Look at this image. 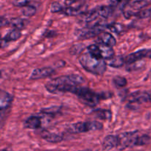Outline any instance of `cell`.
<instances>
[{
  "label": "cell",
  "instance_id": "obj_34",
  "mask_svg": "<svg viewBox=\"0 0 151 151\" xmlns=\"http://www.w3.org/2000/svg\"><path fill=\"white\" fill-rule=\"evenodd\" d=\"M147 79L150 80V81H151V70L150 71V72H149V73L147 74Z\"/></svg>",
  "mask_w": 151,
  "mask_h": 151
},
{
  "label": "cell",
  "instance_id": "obj_20",
  "mask_svg": "<svg viewBox=\"0 0 151 151\" xmlns=\"http://www.w3.org/2000/svg\"><path fill=\"white\" fill-rule=\"evenodd\" d=\"M125 59L124 57H121V56H118V57H114L113 58L110 59L109 61V65L111 67L114 68H119L122 67L125 63Z\"/></svg>",
  "mask_w": 151,
  "mask_h": 151
},
{
  "label": "cell",
  "instance_id": "obj_11",
  "mask_svg": "<svg viewBox=\"0 0 151 151\" xmlns=\"http://www.w3.org/2000/svg\"><path fill=\"white\" fill-rule=\"evenodd\" d=\"M41 137L44 140L51 143H58L63 139V137L61 135L51 133L48 131H43L41 134Z\"/></svg>",
  "mask_w": 151,
  "mask_h": 151
},
{
  "label": "cell",
  "instance_id": "obj_35",
  "mask_svg": "<svg viewBox=\"0 0 151 151\" xmlns=\"http://www.w3.org/2000/svg\"><path fill=\"white\" fill-rule=\"evenodd\" d=\"M1 151H11V150H9V149H2Z\"/></svg>",
  "mask_w": 151,
  "mask_h": 151
},
{
  "label": "cell",
  "instance_id": "obj_22",
  "mask_svg": "<svg viewBox=\"0 0 151 151\" xmlns=\"http://www.w3.org/2000/svg\"><path fill=\"white\" fill-rule=\"evenodd\" d=\"M36 13V8L32 5H28L23 7L22 9V13L23 16H27V17H30V16H34Z\"/></svg>",
  "mask_w": 151,
  "mask_h": 151
},
{
  "label": "cell",
  "instance_id": "obj_6",
  "mask_svg": "<svg viewBox=\"0 0 151 151\" xmlns=\"http://www.w3.org/2000/svg\"><path fill=\"white\" fill-rule=\"evenodd\" d=\"M130 107L132 106H139L143 103L151 102V94L147 91H136L128 97Z\"/></svg>",
  "mask_w": 151,
  "mask_h": 151
},
{
  "label": "cell",
  "instance_id": "obj_19",
  "mask_svg": "<svg viewBox=\"0 0 151 151\" xmlns=\"http://www.w3.org/2000/svg\"><path fill=\"white\" fill-rule=\"evenodd\" d=\"M149 4H150V2L147 0H137V1L130 3V7L132 9L131 10L134 11V13H135L134 10H138L139 11V10H142V8L145 7L146 6L148 5Z\"/></svg>",
  "mask_w": 151,
  "mask_h": 151
},
{
  "label": "cell",
  "instance_id": "obj_23",
  "mask_svg": "<svg viewBox=\"0 0 151 151\" xmlns=\"http://www.w3.org/2000/svg\"><path fill=\"white\" fill-rule=\"evenodd\" d=\"M150 142V137L146 134H142V135H138L136 141L135 146H143L145 145L149 144Z\"/></svg>",
  "mask_w": 151,
  "mask_h": 151
},
{
  "label": "cell",
  "instance_id": "obj_4",
  "mask_svg": "<svg viewBox=\"0 0 151 151\" xmlns=\"http://www.w3.org/2000/svg\"><path fill=\"white\" fill-rule=\"evenodd\" d=\"M105 28H106V25L99 24L94 25V26L87 27L77 29L75 31V35L79 39H88V38H93V37H97V35L103 32Z\"/></svg>",
  "mask_w": 151,
  "mask_h": 151
},
{
  "label": "cell",
  "instance_id": "obj_12",
  "mask_svg": "<svg viewBox=\"0 0 151 151\" xmlns=\"http://www.w3.org/2000/svg\"><path fill=\"white\" fill-rule=\"evenodd\" d=\"M13 97L9 93L4 91H1L0 93V109L1 111L6 110L8 109L11 104Z\"/></svg>",
  "mask_w": 151,
  "mask_h": 151
},
{
  "label": "cell",
  "instance_id": "obj_16",
  "mask_svg": "<svg viewBox=\"0 0 151 151\" xmlns=\"http://www.w3.org/2000/svg\"><path fill=\"white\" fill-rule=\"evenodd\" d=\"M22 36V32L19 29H14L13 30H11L10 32H9L3 38L2 41L7 43L10 42V41H15L16 40L19 39Z\"/></svg>",
  "mask_w": 151,
  "mask_h": 151
},
{
  "label": "cell",
  "instance_id": "obj_25",
  "mask_svg": "<svg viewBox=\"0 0 151 151\" xmlns=\"http://www.w3.org/2000/svg\"><path fill=\"white\" fill-rule=\"evenodd\" d=\"M134 16L139 18V19H147L151 16V8L145 9V10H139L136 12Z\"/></svg>",
  "mask_w": 151,
  "mask_h": 151
},
{
  "label": "cell",
  "instance_id": "obj_28",
  "mask_svg": "<svg viewBox=\"0 0 151 151\" xmlns=\"http://www.w3.org/2000/svg\"><path fill=\"white\" fill-rule=\"evenodd\" d=\"M64 7L61 5L58 2H53L52 3L51 7H50V10L52 13H61L63 11Z\"/></svg>",
  "mask_w": 151,
  "mask_h": 151
},
{
  "label": "cell",
  "instance_id": "obj_29",
  "mask_svg": "<svg viewBox=\"0 0 151 151\" xmlns=\"http://www.w3.org/2000/svg\"><path fill=\"white\" fill-rule=\"evenodd\" d=\"M106 27L113 32L117 34L119 33L122 30V27L120 24H111L106 26Z\"/></svg>",
  "mask_w": 151,
  "mask_h": 151
},
{
  "label": "cell",
  "instance_id": "obj_21",
  "mask_svg": "<svg viewBox=\"0 0 151 151\" xmlns=\"http://www.w3.org/2000/svg\"><path fill=\"white\" fill-rule=\"evenodd\" d=\"M66 16H78L82 13L81 11V7H66L63 8V11L61 12Z\"/></svg>",
  "mask_w": 151,
  "mask_h": 151
},
{
  "label": "cell",
  "instance_id": "obj_8",
  "mask_svg": "<svg viewBox=\"0 0 151 151\" xmlns=\"http://www.w3.org/2000/svg\"><path fill=\"white\" fill-rule=\"evenodd\" d=\"M55 73V69L52 67H43L35 69L32 71L30 75V80L44 79L47 77L51 76Z\"/></svg>",
  "mask_w": 151,
  "mask_h": 151
},
{
  "label": "cell",
  "instance_id": "obj_7",
  "mask_svg": "<svg viewBox=\"0 0 151 151\" xmlns=\"http://www.w3.org/2000/svg\"><path fill=\"white\" fill-rule=\"evenodd\" d=\"M147 58H151V50H147V49H144V50H139V51L135 52L134 53L128 55V56L125 58V62L128 64L134 63L138 60H141L142 59Z\"/></svg>",
  "mask_w": 151,
  "mask_h": 151
},
{
  "label": "cell",
  "instance_id": "obj_18",
  "mask_svg": "<svg viewBox=\"0 0 151 151\" xmlns=\"http://www.w3.org/2000/svg\"><path fill=\"white\" fill-rule=\"evenodd\" d=\"M97 10L98 11L100 18H103V19H107L113 13V7L111 5L100 6V7H97Z\"/></svg>",
  "mask_w": 151,
  "mask_h": 151
},
{
  "label": "cell",
  "instance_id": "obj_31",
  "mask_svg": "<svg viewBox=\"0 0 151 151\" xmlns=\"http://www.w3.org/2000/svg\"><path fill=\"white\" fill-rule=\"evenodd\" d=\"M81 1H83V0H65L64 4L66 7H72L73 4L78 3Z\"/></svg>",
  "mask_w": 151,
  "mask_h": 151
},
{
  "label": "cell",
  "instance_id": "obj_30",
  "mask_svg": "<svg viewBox=\"0 0 151 151\" xmlns=\"http://www.w3.org/2000/svg\"><path fill=\"white\" fill-rule=\"evenodd\" d=\"M29 2H30L29 0H14L13 1V4L16 7H23L29 4Z\"/></svg>",
  "mask_w": 151,
  "mask_h": 151
},
{
  "label": "cell",
  "instance_id": "obj_26",
  "mask_svg": "<svg viewBox=\"0 0 151 151\" xmlns=\"http://www.w3.org/2000/svg\"><path fill=\"white\" fill-rule=\"evenodd\" d=\"M60 111V108L58 107V106H53V107L47 108V109H44L41 111V113L45 114L48 115H55L56 114L59 113Z\"/></svg>",
  "mask_w": 151,
  "mask_h": 151
},
{
  "label": "cell",
  "instance_id": "obj_9",
  "mask_svg": "<svg viewBox=\"0 0 151 151\" xmlns=\"http://www.w3.org/2000/svg\"><path fill=\"white\" fill-rule=\"evenodd\" d=\"M95 42L97 44H104L111 47H114L116 44V39L111 34L103 32L96 37Z\"/></svg>",
  "mask_w": 151,
  "mask_h": 151
},
{
  "label": "cell",
  "instance_id": "obj_24",
  "mask_svg": "<svg viewBox=\"0 0 151 151\" xmlns=\"http://www.w3.org/2000/svg\"><path fill=\"white\" fill-rule=\"evenodd\" d=\"M113 83L114 84L116 88H123V87L126 86L128 82H127L126 78H125L124 77L116 76L114 78Z\"/></svg>",
  "mask_w": 151,
  "mask_h": 151
},
{
  "label": "cell",
  "instance_id": "obj_3",
  "mask_svg": "<svg viewBox=\"0 0 151 151\" xmlns=\"http://www.w3.org/2000/svg\"><path fill=\"white\" fill-rule=\"evenodd\" d=\"M103 128V125L97 121H88V122H80L71 125L68 128L69 132L73 134H81L91 131H98Z\"/></svg>",
  "mask_w": 151,
  "mask_h": 151
},
{
  "label": "cell",
  "instance_id": "obj_5",
  "mask_svg": "<svg viewBox=\"0 0 151 151\" xmlns=\"http://www.w3.org/2000/svg\"><path fill=\"white\" fill-rule=\"evenodd\" d=\"M138 135V131L126 132L119 134L118 136L119 144H118L117 148L119 150H122L124 149L127 148V147L135 146L136 140H137Z\"/></svg>",
  "mask_w": 151,
  "mask_h": 151
},
{
  "label": "cell",
  "instance_id": "obj_27",
  "mask_svg": "<svg viewBox=\"0 0 151 151\" xmlns=\"http://www.w3.org/2000/svg\"><path fill=\"white\" fill-rule=\"evenodd\" d=\"M139 60L138 61H136L134 63H130L128 64V66H127V70L128 71H135L138 70V69H140L142 68V66L144 65V63H139Z\"/></svg>",
  "mask_w": 151,
  "mask_h": 151
},
{
  "label": "cell",
  "instance_id": "obj_15",
  "mask_svg": "<svg viewBox=\"0 0 151 151\" xmlns=\"http://www.w3.org/2000/svg\"><path fill=\"white\" fill-rule=\"evenodd\" d=\"M28 24H29V21L27 19H21V18H13L10 21L9 25L13 27L14 29L20 30V29H24Z\"/></svg>",
  "mask_w": 151,
  "mask_h": 151
},
{
  "label": "cell",
  "instance_id": "obj_14",
  "mask_svg": "<svg viewBox=\"0 0 151 151\" xmlns=\"http://www.w3.org/2000/svg\"><path fill=\"white\" fill-rule=\"evenodd\" d=\"M99 46V48L100 50V54H101L102 59L104 60H110L114 57V51L112 49V47L109 46L104 45V44H97Z\"/></svg>",
  "mask_w": 151,
  "mask_h": 151
},
{
  "label": "cell",
  "instance_id": "obj_10",
  "mask_svg": "<svg viewBox=\"0 0 151 151\" xmlns=\"http://www.w3.org/2000/svg\"><path fill=\"white\" fill-rule=\"evenodd\" d=\"M119 144L118 136L109 135L106 137L103 142V149L106 151L111 150L114 147H117Z\"/></svg>",
  "mask_w": 151,
  "mask_h": 151
},
{
  "label": "cell",
  "instance_id": "obj_17",
  "mask_svg": "<svg viewBox=\"0 0 151 151\" xmlns=\"http://www.w3.org/2000/svg\"><path fill=\"white\" fill-rule=\"evenodd\" d=\"M93 114L97 118L104 120H109L112 117V113L109 110H104V109H97L93 111Z\"/></svg>",
  "mask_w": 151,
  "mask_h": 151
},
{
  "label": "cell",
  "instance_id": "obj_33",
  "mask_svg": "<svg viewBox=\"0 0 151 151\" xmlns=\"http://www.w3.org/2000/svg\"><path fill=\"white\" fill-rule=\"evenodd\" d=\"M9 23H10V21L7 20L6 19H4L3 16L1 17V27H4L6 25H9Z\"/></svg>",
  "mask_w": 151,
  "mask_h": 151
},
{
  "label": "cell",
  "instance_id": "obj_1",
  "mask_svg": "<svg viewBox=\"0 0 151 151\" xmlns=\"http://www.w3.org/2000/svg\"><path fill=\"white\" fill-rule=\"evenodd\" d=\"M79 62L87 72L95 75H103L107 67L104 59L97 58L89 52L83 53L79 58Z\"/></svg>",
  "mask_w": 151,
  "mask_h": 151
},
{
  "label": "cell",
  "instance_id": "obj_13",
  "mask_svg": "<svg viewBox=\"0 0 151 151\" xmlns=\"http://www.w3.org/2000/svg\"><path fill=\"white\" fill-rule=\"evenodd\" d=\"M41 120L40 117L35 116H29L24 122V126L29 129H38L41 127Z\"/></svg>",
  "mask_w": 151,
  "mask_h": 151
},
{
  "label": "cell",
  "instance_id": "obj_32",
  "mask_svg": "<svg viewBox=\"0 0 151 151\" xmlns=\"http://www.w3.org/2000/svg\"><path fill=\"white\" fill-rule=\"evenodd\" d=\"M99 94H100V97L101 100H106V99L110 98L113 96V94L110 92H101L99 93Z\"/></svg>",
  "mask_w": 151,
  "mask_h": 151
},
{
  "label": "cell",
  "instance_id": "obj_2",
  "mask_svg": "<svg viewBox=\"0 0 151 151\" xmlns=\"http://www.w3.org/2000/svg\"><path fill=\"white\" fill-rule=\"evenodd\" d=\"M73 94H76L83 104L90 107H94L101 100L99 93H95L86 87L76 86Z\"/></svg>",
  "mask_w": 151,
  "mask_h": 151
}]
</instances>
